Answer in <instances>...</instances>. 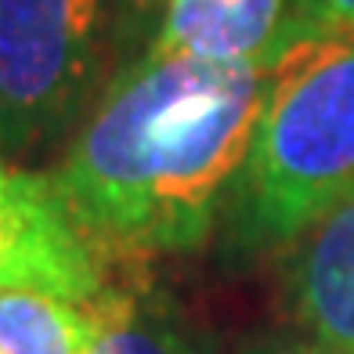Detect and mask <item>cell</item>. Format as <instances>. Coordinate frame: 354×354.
<instances>
[{"instance_id": "obj_7", "label": "cell", "mask_w": 354, "mask_h": 354, "mask_svg": "<svg viewBox=\"0 0 354 354\" xmlns=\"http://www.w3.org/2000/svg\"><path fill=\"white\" fill-rule=\"evenodd\" d=\"M94 336V300L0 289V354H91Z\"/></svg>"}, {"instance_id": "obj_3", "label": "cell", "mask_w": 354, "mask_h": 354, "mask_svg": "<svg viewBox=\"0 0 354 354\" xmlns=\"http://www.w3.org/2000/svg\"><path fill=\"white\" fill-rule=\"evenodd\" d=\"M102 0H0V149L66 127L98 73Z\"/></svg>"}, {"instance_id": "obj_4", "label": "cell", "mask_w": 354, "mask_h": 354, "mask_svg": "<svg viewBox=\"0 0 354 354\" xmlns=\"http://www.w3.org/2000/svg\"><path fill=\"white\" fill-rule=\"evenodd\" d=\"M0 289L84 304L109 289L105 253L69 217L51 174H11L0 185Z\"/></svg>"}, {"instance_id": "obj_1", "label": "cell", "mask_w": 354, "mask_h": 354, "mask_svg": "<svg viewBox=\"0 0 354 354\" xmlns=\"http://www.w3.org/2000/svg\"><path fill=\"white\" fill-rule=\"evenodd\" d=\"M271 62L149 51L116 76L51 174L58 199L102 253L196 250L250 156Z\"/></svg>"}, {"instance_id": "obj_8", "label": "cell", "mask_w": 354, "mask_h": 354, "mask_svg": "<svg viewBox=\"0 0 354 354\" xmlns=\"http://www.w3.org/2000/svg\"><path fill=\"white\" fill-rule=\"evenodd\" d=\"M98 336L91 354H199V347L181 333V326L131 289L109 286L94 297Z\"/></svg>"}, {"instance_id": "obj_2", "label": "cell", "mask_w": 354, "mask_h": 354, "mask_svg": "<svg viewBox=\"0 0 354 354\" xmlns=\"http://www.w3.org/2000/svg\"><path fill=\"white\" fill-rule=\"evenodd\" d=\"M354 192V37L271 58V94L239 174V232L286 246Z\"/></svg>"}, {"instance_id": "obj_5", "label": "cell", "mask_w": 354, "mask_h": 354, "mask_svg": "<svg viewBox=\"0 0 354 354\" xmlns=\"http://www.w3.org/2000/svg\"><path fill=\"white\" fill-rule=\"evenodd\" d=\"M289 300L308 340L354 351V192L297 239Z\"/></svg>"}, {"instance_id": "obj_11", "label": "cell", "mask_w": 354, "mask_h": 354, "mask_svg": "<svg viewBox=\"0 0 354 354\" xmlns=\"http://www.w3.org/2000/svg\"><path fill=\"white\" fill-rule=\"evenodd\" d=\"M0 152H4V149H0ZM8 177H11V170L4 167V156H0V185H4V181H8Z\"/></svg>"}, {"instance_id": "obj_10", "label": "cell", "mask_w": 354, "mask_h": 354, "mask_svg": "<svg viewBox=\"0 0 354 354\" xmlns=\"http://www.w3.org/2000/svg\"><path fill=\"white\" fill-rule=\"evenodd\" d=\"M253 354H354V351L315 344V340H300V344H268V347H257Z\"/></svg>"}, {"instance_id": "obj_6", "label": "cell", "mask_w": 354, "mask_h": 354, "mask_svg": "<svg viewBox=\"0 0 354 354\" xmlns=\"http://www.w3.org/2000/svg\"><path fill=\"white\" fill-rule=\"evenodd\" d=\"M289 0H167L152 51L206 62H268L282 37Z\"/></svg>"}, {"instance_id": "obj_9", "label": "cell", "mask_w": 354, "mask_h": 354, "mask_svg": "<svg viewBox=\"0 0 354 354\" xmlns=\"http://www.w3.org/2000/svg\"><path fill=\"white\" fill-rule=\"evenodd\" d=\"M322 37H354V0H289L286 26L271 58L300 40Z\"/></svg>"}, {"instance_id": "obj_12", "label": "cell", "mask_w": 354, "mask_h": 354, "mask_svg": "<svg viewBox=\"0 0 354 354\" xmlns=\"http://www.w3.org/2000/svg\"><path fill=\"white\" fill-rule=\"evenodd\" d=\"M145 4H156V0H145ZM163 4H167V0H163Z\"/></svg>"}]
</instances>
